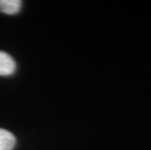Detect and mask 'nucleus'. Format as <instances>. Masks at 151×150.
Here are the masks:
<instances>
[{
  "instance_id": "1",
  "label": "nucleus",
  "mask_w": 151,
  "mask_h": 150,
  "mask_svg": "<svg viewBox=\"0 0 151 150\" xmlns=\"http://www.w3.org/2000/svg\"><path fill=\"white\" fill-rule=\"evenodd\" d=\"M16 70V62L9 54L0 51V75H11Z\"/></svg>"
},
{
  "instance_id": "2",
  "label": "nucleus",
  "mask_w": 151,
  "mask_h": 150,
  "mask_svg": "<svg viewBox=\"0 0 151 150\" xmlns=\"http://www.w3.org/2000/svg\"><path fill=\"white\" fill-rule=\"evenodd\" d=\"M15 144V136L9 131L0 128V150H12Z\"/></svg>"
},
{
  "instance_id": "3",
  "label": "nucleus",
  "mask_w": 151,
  "mask_h": 150,
  "mask_svg": "<svg viewBox=\"0 0 151 150\" xmlns=\"http://www.w3.org/2000/svg\"><path fill=\"white\" fill-rule=\"evenodd\" d=\"M22 2L20 0H0V10L8 15H14L20 11Z\"/></svg>"
}]
</instances>
